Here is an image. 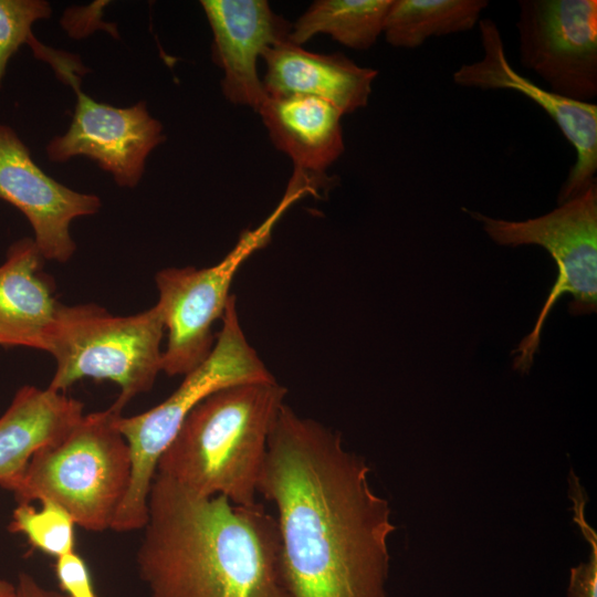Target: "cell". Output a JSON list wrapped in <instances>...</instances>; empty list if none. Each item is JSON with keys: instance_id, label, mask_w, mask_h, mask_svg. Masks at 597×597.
Wrapping results in <instances>:
<instances>
[{"instance_id": "cell-2", "label": "cell", "mask_w": 597, "mask_h": 597, "mask_svg": "<svg viewBox=\"0 0 597 597\" xmlns=\"http://www.w3.org/2000/svg\"><path fill=\"white\" fill-rule=\"evenodd\" d=\"M143 530L149 597H287L276 519L259 502L201 496L156 473Z\"/></svg>"}, {"instance_id": "cell-25", "label": "cell", "mask_w": 597, "mask_h": 597, "mask_svg": "<svg viewBox=\"0 0 597 597\" xmlns=\"http://www.w3.org/2000/svg\"><path fill=\"white\" fill-rule=\"evenodd\" d=\"M0 597H18L17 585L0 577Z\"/></svg>"}, {"instance_id": "cell-24", "label": "cell", "mask_w": 597, "mask_h": 597, "mask_svg": "<svg viewBox=\"0 0 597 597\" xmlns=\"http://www.w3.org/2000/svg\"><path fill=\"white\" fill-rule=\"evenodd\" d=\"M15 585L18 597H66L63 593L45 588L32 575L24 572L18 575Z\"/></svg>"}, {"instance_id": "cell-9", "label": "cell", "mask_w": 597, "mask_h": 597, "mask_svg": "<svg viewBox=\"0 0 597 597\" xmlns=\"http://www.w3.org/2000/svg\"><path fill=\"white\" fill-rule=\"evenodd\" d=\"M519 61L548 91L591 103L597 96V1L520 0Z\"/></svg>"}, {"instance_id": "cell-18", "label": "cell", "mask_w": 597, "mask_h": 597, "mask_svg": "<svg viewBox=\"0 0 597 597\" xmlns=\"http://www.w3.org/2000/svg\"><path fill=\"white\" fill-rule=\"evenodd\" d=\"M488 0H391L384 31L395 48L416 49L431 36L472 30Z\"/></svg>"}, {"instance_id": "cell-8", "label": "cell", "mask_w": 597, "mask_h": 597, "mask_svg": "<svg viewBox=\"0 0 597 597\" xmlns=\"http://www.w3.org/2000/svg\"><path fill=\"white\" fill-rule=\"evenodd\" d=\"M293 199L285 198L264 223L245 231L217 264L202 269L167 268L156 273L157 305L167 333L161 371L185 376L209 356L216 342L212 326L226 311L234 275L266 243L273 224Z\"/></svg>"}, {"instance_id": "cell-15", "label": "cell", "mask_w": 597, "mask_h": 597, "mask_svg": "<svg viewBox=\"0 0 597 597\" xmlns=\"http://www.w3.org/2000/svg\"><path fill=\"white\" fill-rule=\"evenodd\" d=\"M33 239L12 243L0 265V345L46 352L60 302Z\"/></svg>"}, {"instance_id": "cell-17", "label": "cell", "mask_w": 597, "mask_h": 597, "mask_svg": "<svg viewBox=\"0 0 597 597\" xmlns=\"http://www.w3.org/2000/svg\"><path fill=\"white\" fill-rule=\"evenodd\" d=\"M84 415L65 392L25 385L0 416V486L19 475L32 455L60 440Z\"/></svg>"}, {"instance_id": "cell-1", "label": "cell", "mask_w": 597, "mask_h": 597, "mask_svg": "<svg viewBox=\"0 0 597 597\" xmlns=\"http://www.w3.org/2000/svg\"><path fill=\"white\" fill-rule=\"evenodd\" d=\"M339 432L284 404L270 434L259 494L276 511L287 597H388V500Z\"/></svg>"}, {"instance_id": "cell-4", "label": "cell", "mask_w": 597, "mask_h": 597, "mask_svg": "<svg viewBox=\"0 0 597 597\" xmlns=\"http://www.w3.org/2000/svg\"><path fill=\"white\" fill-rule=\"evenodd\" d=\"M121 409L83 415L56 442L38 450L2 488L18 503L51 500L90 532L111 530L132 475L129 446L117 428Z\"/></svg>"}, {"instance_id": "cell-10", "label": "cell", "mask_w": 597, "mask_h": 597, "mask_svg": "<svg viewBox=\"0 0 597 597\" xmlns=\"http://www.w3.org/2000/svg\"><path fill=\"white\" fill-rule=\"evenodd\" d=\"M59 77L76 93L73 121L67 132L46 146L50 160L64 163L85 156L113 175L122 187H135L149 153L165 140L161 124L150 116L145 102L130 107L98 103L80 88L76 60L54 52L48 60Z\"/></svg>"}, {"instance_id": "cell-23", "label": "cell", "mask_w": 597, "mask_h": 597, "mask_svg": "<svg viewBox=\"0 0 597 597\" xmlns=\"http://www.w3.org/2000/svg\"><path fill=\"white\" fill-rule=\"evenodd\" d=\"M54 572L66 597H98L88 567L76 552L56 558Z\"/></svg>"}, {"instance_id": "cell-7", "label": "cell", "mask_w": 597, "mask_h": 597, "mask_svg": "<svg viewBox=\"0 0 597 597\" xmlns=\"http://www.w3.org/2000/svg\"><path fill=\"white\" fill-rule=\"evenodd\" d=\"M489 237L500 245L536 244L554 258L558 275L532 332L515 349L514 369L527 373L536 354L541 333L554 304L569 293L573 315L589 314L597 304V182L559 203L553 211L524 221L494 219L470 212Z\"/></svg>"}, {"instance_id": "cell-12", "label": "cell", "mask_w": 597, "mask_h": 597, "mask_svg": "<svg viewBox=\"0 0 597 597\" xmlns=\"http://www.w3.org/2000/svg\"><path fill=\"white\" fill-rule=\"evenodd\" d=\"M0 199L20 210L33 229L45 260L67 262L76 250L71 222L96 213L101 199L75 191L48 176L17 133L0 124Z\"/></svg>"}, {"instance_id": "cell-3", "label": "cell", "mask_w": 597, "mask_h": 597, "mask_svg": "<svg viewBox=\"0 0 597 597\" xmlns=\"http://www.w3.org/2000/svg\"><path fill=\"white\" fill-rule=\"evenodd\" d=\"M285 395L275 379L213 391L187 415L156 473L201 496L256 503L270 434Z\"/></svg>"}, {"instance_id": "cell-22", "label": "cell", "mask_w": 597, "mask_h": 597, "mask_svg": "<svg viewBox=\"0 0 597 597\" xmlns=\"http://www.w3.org/2000/svg\"><path fill=\"white\" fill-rule=\"evenodd\" d=\"M574 521L590 544V555L586 563L570 568L567 597H597V535L586 522L585 513H576Z\"/></svg>"}, {"instance_id": "cell-19", "label": "cell", "mask_w": 597, "mask_h": 597, "mask_svg": "<svg viewBox=\"0 0 597 597\" xmlns=\"http://www.w3.org/2000/svg\"><path fill=\"white\" fill-rule=\"evenodd\" d=\"M391 0H317L292 25L290 41L302 45L325 33L354 50H368L383 34Z\"/></svg>"}, {"instance_id": "cell-6", "label": "cell", "mask_w": 597, "mask_h": 597, "mask_svg": "<svg viewBox=\"0 0 597 597\" xmlns=\"http://www.w3.org/2000/svg\"><path fill=\"white\" fill-rule=\"evenodd\" d=\"M164 334L157 304L119 316L96 304L61 303L46 349L55 360L48 388L65 392L81 379L109 380L121 388L113 406L123 410L161 371Z\"/></svg>"}, {"instance_id": "cell-20", "label": "cell", "mask_w": 597, "mask_h": 597, "mask_svg": "<svg viewBox=\"0 0 597 597\" xmlns=\"http://www.w3.org/2000/svg\"><path fill=\"white\" fill-rule=\"evenodd\" d=\"M39 502L40 507L31 503H18L12 512L9 531L22 534L33 548L55 559L76 552V524L71 514L51 500Z\"/></svg>"}, {"instance_id": "cell-21", "label": "cell", "mask_w": 597, "mask_h": 597, "mask_svg": "<svg viewBox=\"0 0 597 597\" xmlns=\"http://www.w3.org/2000/svg\"><path fill=\"white\" fill-rule=\"evenodd\" d=\"M44 0H0V85L10 57L23 43L33 49L39 41L32 34L35 21L51 15Z\"/></svg>"}, {"instance_id": "cell-14", "label": "cell", "mask_w": 597, "mask_h": 597, "mask_svg": "<svg viewBox=\"0 0 597 597\" xmlns=\"http://www.w3.org/2000/svg\"><path fill=\"white\" fill-rule=\"evenodd\" d=\"M263 88L266 95H305L323 100L342 115L368 104L377 71L359 66L342 53L304 50L290 39L268 48Z\"/></svg>"}, {"instance_id": "cell-11", "label": "cell", "mask_w": 597, "mask_h": 597, "mask_svg": "<svg viewBox=\"0 0 597 597\" xmlns=\"http://www.w3.org/2000/svg\"><path fill=\"white\" fill-rule=\"evenodd\" d=\"M478 25L483 54L462 64L452 80L461 87L516 91L547 113L576 151V161L557 197L563 203L596 182L597 105L562 97L524 77L510 64L496 22L485 18Z\"/></svg>"}, {"instance_id": "cell-16", "label": "cell", "mask_w": 597, "mask_h": 597, "mask_svg": "<svg viewBox=\"0 0 597 597\" xmlns=\"http://www.w3.org/2000/svg\"><path fill=\"white\" fill-rule=\"evenodd\" d=\"M273 145L296 168L322 172L344 151L342 113L329 103L305 95H265L258 109Z\"/></svg>"}, {"instance_id": "cell-5", "label": "cell", "mask_w": 597, "mask_h": 597, "mask_svg": "<svg viewBox=\"0 0 597 597\" xmlns=\"http://www.w3.org/2000/svg\"><path fill=\"white\" fill-rule=\"evenodd\" d=\"M221 320L222 326L209 356L184 376L169 397L142 413L118 417L117 428L130 450L132 475L127 494L113 522V531L144 528L158 461L198 402L231 385L274 379L243 333L234 295L229 298Z\"/></svg>"}, {"instance_id": "cell-13", "label": "cell", "mask_w": 597, "mask_h": 597, "mask_svg": "<svg viewBox=\"0 0 597 597\" xmlns=\"http://www.w3.org/2000/svg\"><path fill=\"white\" fill-rule=\"evenodd\" d=\"M213 34L212 59L223 71L221 87L233 104L254 111L265 97L256 62L264 51L290 39L292 25L265 0H202Z\"/></svg>"}]
</instances>
